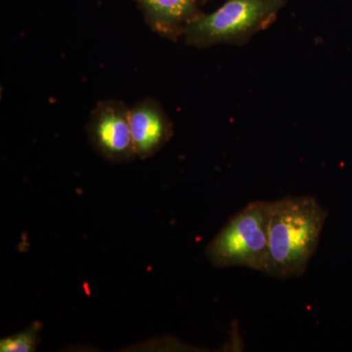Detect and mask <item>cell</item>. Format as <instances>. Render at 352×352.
Returning <instances> with one entry per match:
<instances>
[{
    "instance_id": "obj_1",
    "label": "cell",
    "mask_w": 352,
    "mask_h": 352,
    "mask_svg": "<svg viewBox=\"0 0 352 352\" xmlns=\"http://www.w3.org/2000/svg\"><path fill=\"white\" fill-rule=\"evenodd\" d=\"M328 212L314 197L271 201L270 241L264 274L289 279L302 275L314 256Z\"/></svg>"
},
{
    "instance_id": "obj_7",
    "label": "cell",
    "mask_w": 352,
    "mask_h": 352,
    "mask_svg": "<svg viewBox=\"0 0 352 352\" xmlns=\"http://www.w3.org/2000/svg\"><path fill=\"white\" fill-rule=\"evenodd\" d=\"M39 344V325L34 324L23 332L0 340L1 352H34Z\"/></svg>"
},
{
    "instance_id": "obj_4",
    "label": "cell",
    "mask_w": 352,
    "mask_h": 352,
    "mask_svg": "<svg viewBox=\"0 0 352 352\" xmlns=\"http://www.w3.org/2000/svg\"><path fill=\"white\" fill-rule=\"evenodd\" d=\"M87 132L90 145L106 161L120 164L136 159L129 108L124 102H99L90 113Z\"/></svg>"
},
{
    "instance_id": "obj_2",
    "label": "cell",
    "mask_w": 352,
    "mask_h": 352,
    "mask_svg": "<svg viewBox=\"0 0 352 352\" xmlns=\"http://www.w3.org/2000/svg\"><path fill=\"white\" fill-rule=\"evenodd\" d=\"M288 0H227L214 12L199 14L190 21L183 34L193 47H212L219 44L244 45L254 34L276 20Z\"/></svg>"
},
{
    "instance_id": "obj_3",
    "label": "cell",
    "mask_w": 352,
    "mask_h": 352,
    "mask_svg": "<svg viewBox=\"0 0 352 352\" xmlns=\"http://www.w3.org/2000/svg\"><path fill=\"white\" fill-rule=\"evenodd\" d=\"M271 201H254L231 217L208 243L206 254L219 268L263 272L268 254Z\"/></svg>"
},
{
    "instance_id": "obj_5",
    "label": "cell",
    "mask_w": 352,
    "mask_h": 352,
    "mask_svg": "<svg viewBox=\"0 0 352 352\" xmlns=\"http://www.w3.org/2000/svg\"><path fill=\"white\" fill-rule=\"evenodd\" d=\"M136 159L155 156L173 135V122L161 104L148 97L129 108Z\"/></svg>"
},
{
    "instance_id": "obj_6",
    "label": "cell",
    "mask_w": 352,
    "mask_h": 352,
    "mask_svg": "<svg viewBox=\"0 0 352 352\" xmlns=\"http://www.w3.org/2000/svg\"><path fill=\"white\" fill-rule=\"evenodd\" d=\"M152 31L170 41H178L190 21L200 14L199 0H136Z\"/></svg>"
}]
</instances>
